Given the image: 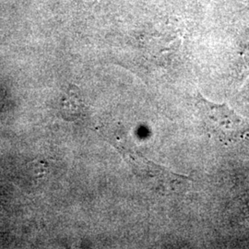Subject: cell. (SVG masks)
<instances>
[{"label":"cell","mask_w":249,"mask_h":249,"mask_svg":"<svg viewBox=\"0 0 249 249\" xmlns=\"http://www.w3.org/2000/svg\"><path fill=\"white\" fill-rule=\"evenodd\" d=\"M82 108V100L78 91L71 90L63 100L62 116L67 120H74L80 116Z\"/></svg>","instance_id":"7a4b0ae2"},{"label":"cell","mask_w":249,"mask_h":249,"mask_svg":"<svg viewBox=\"0 0 249 249\" xmlns=\"http://www.w3.org/2000/svg\"><path fill=\"white\" fill-rule=\"evenodd\" d=\"M207 132L224 144L249 142V121L226 104H215L199 97L196 104Z\"/></svg>","instance_id":"6da1fadb"}]
</instances>
